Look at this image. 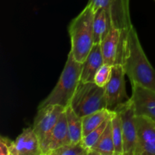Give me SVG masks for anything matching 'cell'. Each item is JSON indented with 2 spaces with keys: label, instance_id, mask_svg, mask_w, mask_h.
I'll use <instances>...</instances> for the list:
<instances>
[{
  "label": "cell",
  "instance_id": "10",
  "mask_svg": "<svg viewBox=\"0 0 155 155\" xmlns=\"http://www.w3.org/2000/svg\"><path fill=\"white\" fill-rule=\"evenodd\" d=\"M138 144L136 155H155V120L137 116Z\"/></svg>",
  "mask_w": 155,
  "mask_h": 155
},
{
  "label": "cell",
  "instance_id": "2",
  "mask_svg": "<svg viewBox=\"0 0 155 155\" xmlns=\"http://www.w3.org/2000/svg\"><path fill=\"white\" fill-rule=\"evenodd\" d=\"M95 11L88 3L83 11L72 20L68 32L71 37V51L74 58L83 63L94 45L93 21Z\"/></svg>",
  "mask_w": 155,
  "mask_h": 155
},
{
  "label": "cell",
  "instance_id": "9",
  "mask_svg": "<svg viewBox=\"0 0 155 155\" xmlns=\"http://www.w3.org/2000/svg\"><path fill=\"white\" fill-rule=\"evenodd\" d=\"M65 110L52 130L40 142L42 155H50L52 151L63 145L71 144Z\"/></svg>",
  "mask_w": 155,
  "mask_h": 155
},
{
  "label": "cell",
  "instance_id": "11",
  "mask_svg": "<svg viewBox=\"0 0 155 155\" xmlns=\"http://www.w3.org/2000/svg\"><path fill=\"white\" fill-rule=\"evenodd\" d=\"M132 96L137 116H145L155 120V92L138 83L132 84Z\"/></svg>",
  "mask_w": 155,
  "mask_h": 155
},
{
  "label": "cell",
  "instance_id": "22",
  "mask_svg": "<svg viewBox=\"0 0 155 155\" xmlns=\"http://www.w3.org/2000/svg\"><path fill=\"white\" fill-rule=\"evenodd\" d=\"M112 65L104 63L95 75L94 83L101 87H104L110 80L112 74Z\"/></svg>",
  "mask_w": 155,
  "mask_h": 155
},
{
  "label": "cell",
  "instance_id": "13",
  "mask_svg": "<svg viewBox=\"0 0 155 155\" xmlns=\"http://www.w3.org/2000/svg\"><path fill=\"white\" fill-rule=\"evenodd\" d=\"M123 31L112 27L107 36L100 43L104 62L110 65L120 64Z\"/></svg>",
  "mask_w": 155,
  "mask_h": 155
},
{
  "label": "cell",
  "instance_id": "19",
  "mask_svg": "<svg viewBox=\"0 0 155 155\" xmlns=\"http://www.w3.org/2000/svg\"><path fill=\"white\" fill-rule=\"evenodd\" d=\"M113 136L114 145V155H124V139H123L122 126L121 119L119 114L114 111L110 118Z\"/></svg>",
  "mask_w": 155,
  "mask_h": 155
},
{
  "label": "cell",
  "instance_id": "21",
  "mask_svg": "<svg viewBox=\"0 0 155 155\" xmlns=\"http://www.w3.org/2000/svg\"><path fill=\"white\" fill-rule=\"evenodd\" d=\"M50 155H89V152L81 142H79L63 145L52 151Z\"/></svg>",
  "mask_w": 155,
  "mask_h": 155
},
{
  "label": "cell",
  "instance_id": "24",
  "mask_svg": "<svg viewBox=\"0 0 155 155\" xmlns=\"http://www.w3.org/2000/svg\"><path fill=\"white\" fill-rule=\"evenodd\" d=\"M154 1H155V0H154Z\"/></svg>",
  "mask_w": 155,
  "mask_h": 155
},
{
  "label": "cell",
  "instance_id": "5",
  "mask_svg": "<svg viewBox=\"0 0 155 155\" xmlns=\"http://www.w3.org/2000/svg\"><path fill=\"white\" fill-rule=\"evenodd\" d=\"M114 111L119 114L121 119L124 155H136L138 144L137 115L131 98L120 105Z\"/></svg>",
  "mask_w": 155,
  "mask_h": 155
},
{
  "label": "cell",
  "instance_id": "7",
  "mask_svg": "<svg viewBox=\"0 0 155 155\" xmlns=\"http://www.w3.org/2000/svg\"><path fill=\"white\" fill-rule=\"evenodd\" d=\"M126 73L122 64L113 65L110 80L104 86L107 107L110 110H115L120 105L128 101L125 83Z\"/></svg>",
  "mask_w": 155,
  "mask_h": 155
},
{
  "label": "cell",
  "instance_id": "20",
  "mask_svg": "<svg viewBox=\"0 0 155 155\" xmlns=\"http://www.w3.org/2000/svg\"><path fill=\"white\" fill-rule=\"evenodd\" d=\"M110 118L109 120H107V121H105L104 124H101V125L100 126V127H98V128H96L95 130H94L93 131H92L91 133H89V134L86 135V136H84V137L83 138V139H82L81 142H80L82 145L84 146V148L88 151L89 155H90L91 151H92V148L95 147V145H96L97 142H98V139H100V137L101 136L102 133H104V130H105L106 127H107V124H108Z\"/></svg>",
  "mask_w": 155,
  "mask_h": 155
},
{
  "label": "cell",
  "instance_id": "1",
  "mask_svg": "<svg viewBox=\"0 0 155 155\" xmlns=\"http://www.w3.org/2000/svg\"><path fill=\"white\" fill-rule=\"evenodd\" d=\"M120 64L131 84L138 83L155 92V70L142 48L133 26L123 31Z\"/></svg>",
  "mask_w": 155,
  "mask_h": 155
},
{
  "label": "cell",
  "instance_id": "8",
  "mask_svg": "<svg viewBox=\"0 0 155 155\" xmlns=\"http://www.w3.org/2000/svg\"><path fill=\"white\" fill-rule=\"evenodd\" d=\"M65 109L66 107L58 104H48L38 108L33 128L40 142L55 126Z\"/></svg>",
  "mask_w": 155,
  "mask_h": 155
},
{
  "label": "cell",
  "instance_id": "3",
  "mask_svg": "<svg viewBox=\"0 0 155 155\" xmlns=\"http://www.w3.org/2000/svg\"><path fill=\"white\" fill-rule=\"evenodd\" d=\"M82 68L83 63L77 61L70 51L57 84L49 95L41 101L38 108L48 104H58L64 107H68L80 82Z\"/></svg>",
  "mask_w": 155,
  "mask_h": 155
},
{
  "label": "cell",
  "instance_id": "17",
  "mask_svg": "<svg viewBox=\"0 0 155 155\" xmlns=\"http://www.w3.org/2000/svg\"><path fill=\"white\" fill-rule=\"evenodd\" d=\"M68 130L71 143H79L83 139V119L73 110L71 106L68 105L65 109Z\"/></svg>",
  "mask_w": 155,
  "mask_h": 155
},
{
  "label": "cell",
  "instance_id": "4",
  "mask_svg": "<svg viewBox=\"0 0 155 155\" xmlns=\"http://www.w3.org/2000/svg\"><path fill=\"white\" fill-rule=\"evenodd\" d=\"M70 105L80 117L103 108H107L104 87L94 82H80Z\"/></svg>",
  "mask_w": 155,
  "mask_h": 155
},
{
  "label": "cell",
  "instance_id": "14",
  "mask_svg": "<svg viewBox=\"0 0 155 155\" xmlns=\"http://www.w3.org/2000/svg\"><path fill=\"white\" fill-rule=\"evenodd\" d=\"M104 63L101 45L100 43L94 44L90 52L83 63L80 81L83 83L94 82L95 74Z\"/></svg>",
  "mask_w": 155,
  "mask_h": 155
},
{
  "label": "cell",
  "instance_id": "6",
  "mask_svg": "<svg viewBox=\"0 0 155 155\" xmlns=\"http://www.w3.org/2000/svg\"><path fill=\"white\" fill-rule=\"evenodd\" d=\"M88 3L95 11L104 9L110 18L112 27L125 31L133 26L130 18V0H89Z\"/></svg>",
  "mask_w": 155,
  "mask_h": 155
},
{
  "label": "cell",
  "instance_id": "12",
  "mask_svg": "<svg viewBox=\"0 0 155 155\" xmlns=\"http://www.w3.org/2000/svg\"><path fill=\"white\" fill-rule=\"evenodd\" d=\"M11 155H42L40 141L33 127L23 130L12 142Z\"/></svg>",
  "mask_w": 155,
  "mask_h": 155
},
{
  "label": "cell",
  "instance_id": "23",
  "mask_svg": "<svg viewBox=\"0 0 155 155\" xmlns=\"http://www.w3.org/2000/svg\"><path fill=\"white\" fill-rule=\"evenodd\" d=\"M13 141L4 136L0 138V154L1 155H11V147Z\"/></svg>",
  "mask_w": 155,
  "mask_h": 155
},
{
  "label": "cell",
  "instance_id": "16",
  "mask_svg": "<svg viewBox=\"0 0 155 155\" xmlns=\"http://www.w3.org/2000/svg\"><path fill=\"white\" fill-rule=\"evenodd\" d=\"M114 113V110H109L108 108H103L82 117L83 137L110 119Z\"/></svg>",
  "mask_w": 155,
  "mask_h": 155
},
{
  "label": "cell",
  "instance_id": "18",
  "mask_svg": "<svg viewBox=\"0 0 155 155\" xmlns=\"http://www.w3.org/2000/svg\"><path fill=\"white\" fill-rule=\"evenodd\" d=\"M90 154L98 155H114L112 128L110 120H109L104 133H102L98 142L91 151Z\"/></svg>",
  "mask_w": 155,
  "mask_h": 155
},
{
  "label": "cell",
  "instance_id": "15",
  "mask_svg": "<svg viewBox=\"0 0 155 155\" xmlns=\"http://www.w3.org/2000/svg\"><path fill=\"white\" fill-rule=\"evenodd\" d=\"M112 27L107 12L102 8L95 11L93 21L94 44L101 43L107 36Z\"/></svg>",
  "mask_w": 155,
  "mask_h": 155
}]
</instances>
